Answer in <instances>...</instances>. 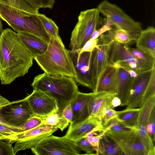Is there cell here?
I'll return each instance as SVG.
<instances>
[{"mask_svg":"<svg viewBox=\"0 0 155 155\" xmlns=\"http://www.w3.org/2000/svg\"><path fill=\"white\" fill-rule=\"evenodd\" d=\"M5 137L3 136L1 134H0V140H5Z\"/></svg>","mask_w":155,"mask_h":155,"instance_id":"cell-49","label":"cell"},{"mask_svg":"<svg viewBox=\"0 0 155 155\" xmlns=\"http://www.w3.org/2000/svg\"><path fill=\"white\" fill-rule=\"evenodd\" d=\"M36 8L52 9L55 0H27Z\"/></svg>","mask_w":155,"mask_h":155,"instance_id":"cell-37","label":"cell"},{"mask_svg":"<svg viewBox=\"0 0 155 155\" xmlns=\"http://www.w3.org/2000/svg\"><path fill=\"white\" fill-rule=\"evenodd\" d=\"M121 103L120 99L117 96L115 97L113 99L112 101V107L113 109L121 106Z\"/></svg>","mask_w":155,"mask_h":155,"instance_id":"cell-44","label":"cell"},{"mask_svg":"<svg viewBox=\"0 0 155 155\" xmlns=\"http://www.w3.org/2000/svg\"><path fill=\"white\" fill-rule=\"evenodd\" d=\"M76 147L79 151L85 152L84 155H95L94 153V147L89 142L86 138L75 141Z\"/></svg>","mask_w":155,"mask_h":155,"instance_id":"cell-33","label":"cell"},{"mask_svg":"<svg viewBox=\"0 0 155 155\" xmlns=\"http://www.w3.org/2000/svg\"><path fill=\"white\" fill-rule=\"evenodd\" d=\"M100 13L97 8L82 11L71 34L69 47L71 50H80L98 29L101 22Z\"/></svg>","mask_w":155,"mask_h":155,"instance_id":"cell-6","label":"cell"},{"mask_svg":"<svg viewBox=\"0 0 155 155\" xmlns=\"http://www.w3.org/2000/svg\"><path fill=\"white\" fill-rule=\"evenodd\" d=\"M118 79L117 96L120 100L121 106H126L134 78L124 69L118 67Z\"/></svg>","mask_w":155,"mask_h":155,"instance_id":"cell-21","label":"cell"},{"mask_svg":"<svg viewBox=\"0 0 155 155\" xmlns=\"http://www.w3.org/2000/svg\"><path fill=\"white\" fill-rule=\"evenodd\" d=\"M147 131L154 142L155 140V107L152 112L150 120L147 125Z\"/></svg>","mask_w":155,"mask_h":155,"instance_id":"cell-38","label":"cell"},{"mask_svg":"<svg viewBox=\"0 0 155 155\" xmlns=\"http://www.w3.org/2000/svg\"><path fill=\"white\" fill-rule=\"evenodd\" d=\"M154 67L140 73L134 78L126 108H140L141 106L143 104L144 94Z\"/></svg>","mask_w":155,"mask_h":155,"instance_id":"cell-14","label":"cell"},{"mask_svg":"<svg viewBox=\"0 0 155 155\" xmlns=\"http://www.w3.org/2000/svg\"><path fill=\"white\" fill-rule=\"evenodd\" d=\"M12 144L8 141L0 140V155H15Z\"/></svg>","mask_w":155,"mask_h":155,"instance_id":"cell-36","label":"cell"},{"mask_svg":"<svg viewBox=\"0 0 155 155\" xmlns=\"http://www.w3.org/2000/svg\"><path fill=\"white\" fill-rule=\"evenodd\" d=\"M155 95V67L153 69L152 75L146 90L143 103L149 97Z\"/></svg>","mask_w":155,"mask_h":155,"instance_id":"cell-35","label":"cell"},{"mask_svg":"<svg viewBox=\"0 0 155 155\" xmlns=\"http://www.w3.org/2000/svg\"><path fill=\"white\" fill-rule=\"evenodd\" d=\"M38 15L45 30L50 37H57L59 35V28L54 21L44 14L38 13Z\"/></svg>","mask_w":155,"mask_h":155,"instance_id":"cell-29","label":"cell"},{"mask_svg":"<svg viewBox=\"0 0 155 155\" xmlns=\"http://www.w3.org/2000/svg\"><path fill=\"white\" fill-rule=\"evenodd\" d=\"M131 129L126 126L119 120L116 116L110 121L105 127L104 131L100 135L102 136L109 130L114 131L122 132L130 130Z\"/></svg>","mask_w":155,"mask_h":155,"instance_id":"cell-32","label":"cell"},{"mask_svg":"<svg viewBox=\"0 0 155 155\" xmlns=\"http://www.w3.org/2000/svg\"><path fill=\"white\" fill-rule=\"evenodd\" d=\"M91 94L83 93L79 91L71 101L70 103L73 117L70 124L81 122L89 117L88 102Z\"/></svg>","mask_w":155,"mask_h":155,"instance_id":"cell-19","label":"cell"},{"mask_svg":"<svg viewBox=\"0 0 155 155\" xmlns=\"http://www.w3.org/2000/svg\"><path fill=\"white\" fill-rule=\"evenodd\" d=\"M101 136L100 135L91 137H85L91 144L94 147L95 151L98 147Z\"/></svg>","mask_w":155,"mask_h":155,"instance_id":"cell-43","label":"cell"},{"mask_svg":"<svg viewBox=\"0 0 155 155\" xmlns=\"http://www.w3.org/2000/svg\"><path fill=\"white\" fill-rule=\"evenodd\" d=\"M120 112V111H117L111 108H108L107 109L105 114L101 120L105 128L110 121L118 114Z\"/></svg>","mask_w":155,"mask_h":155,"instance_id":"cell-39","label":"cell"},{"mask_svg":"<svg viewBox=\"0 0 155 155\" xmlns=\"http://www.w3.org/2000/svg\"><path fill=\"white\" fill-rule=\"evenodd\" d=\"M99 134H97V132H91L87 134L85 136V138L86 137H91L98 135Z\"/></svg>","mask_w":155,"mask_h":155,"instance_id":"cell-47","label":"cell"},{"mask_svg":"<svg viewBox=\"0 0 155 155\" xmlns=\"http://www.w3.org/2000/svg\"><path fill=\"white\" fill-rule=\"evenodd\" d=\"M44 73L48 75L76 77L74 69L68 50L59 35L51 37L46 50L34 57Z\"/></svg>","mask_w":155,"mask_h":155,"instance_id":"cell-3","label":"cell"},{"mask_svg":"<svg viewBox=\"0 0 155 155\" xmlns=\"http://www.w3.org/2000/svg\"><path fill=\"white\" fill-rule=\"evenodd\" d=\"M114 40L118 42L128 45H132L136 42L126 31L120 29H113Z\"/></svg>","mask_w":155,"mask_h":155,"instance_id":"cell-31","label":"cell"},{"mask_svg":"<svg viewBox=\"0 0 155 155\" xmlns=\"http://www.w3.org/2000/svg\"><path fill=\"white\" fill-rule=\"evenodd\" d=\"M45 117L34 115L24 125L21 129L22 132L29 130L44 123Z\"/></svg>","mask_w":155,"mask_h":155,"instance_id":"cell-34","label":"cell"},{"mask_svg":"<svg viewBox=\"0 0 155 155\" xmlns=\"http://www.w3.org/2000/svg\"><path fill=\"white\" fill-rule=\"evenodd\" d=\"M114 40L113 29L106 31L98 38L96 47L97 84L108 64L111 48Z\"/></svg>","mask_w":155,"mask_h":155,"instance_id":"cell-16","label":"cell"},{"mask_svg":"<svg viewBox=\"0 0 155 155\" xmlns=\"http://www.w3.org/2000/svg\"><path fill=\"white\" fill-rule=\"evenodd\" d=\"M26 97L35 115L45 117L58 111L55 99L43 92L33 90Z\"/></svg>","mask_w":155,"mask_h":155,"instance_id":"cell-13","label":"cell"},{"mask_svg":"<svg viewBox=\"0 0 155 155\" xmlns=\"http://www.w3.org/2000/svg\"><path fill=\"white\" fill-rule=\"evenodd\" d=\"M2 107V106L0 107V109ZM0 123L3 124L4 125H5L8 126L12 127H11L10 125H9L5 121V120L3 118L1 114H0Z\"/></svg>","mask_w":155,"mask_h":155,"instance_id":"cell-46","label":"cell"},{"mask_svg":"<svg viewBox=\"0 0 155 155\" xmlns=\"http://www.w3.org/2000/svg\"><path fill=\"white\" fill-rule=\"evenodd\" d=\"M10 102L9 101L0 95V107L7 105Z\"/></svg>","mask_w":155,"mask_h":155,"instance_id":"cell-45","label":"cell"},{"mask_svg":"<svg viewBox=\"0 0 155 155\" xmlns=\"http://www.w3.org/2000/svg\"><path fill=\"white\" fill-rule=\"evenodd\" d=\"M68 51L75 72L74 80L95 92L97 84L96 48L91 52Z\"/></svg>","mask_w":155,"mask_h":155,"instance_id":"cell-5","label":"cell"},{"mask_svg":"<svg viewBox=\"0 0 155 155\" xmlns=\"http://www.w3.org/2000/svg\"><path fill=\"white\" fill-rule=\"evenodd\" d=\"M132 129L136 130L138 133L142 143L147 152V155H155L154 142L148 133L146 127L138 125Z\"/></svg>","mask_w":155,"mask_h":155,"instance_id":"cell-26","label":"cell"},{"mask_svg":"<svg viewBox=\"0 0 155 155\" xmlns=\"http://www.w3.org/2000/svg\"><path fill=\"white\" fill-rule=\"evenodd\" d=\"M3 25L2 22V21L0 18V36L2 31H3Z\"/></svg>","mask_w":155,"mask_h":155,"instance_id":"cell-48","label":"cell"},{"mask_svg":"<svg viewBox=\"0 0 155 155\" xmlns=\"http://www.w3.org/2000/svg\"><path fill=\"white\" fill-rule=\"evenodd\" d=\"M95 152L96 155H124L118 145L105 134L101 137L98 147Z\"/></svg>","mask_w":155,"mask_h":155,"instance_id":"cell-23","label":"cell"},{"mask_svg":"<svg viewBox=\"0 0 155 155\" xmlns=\"http://www.w3.org/2000/svg\"><path fill=\"white\" fill-rule=\"evenodd\" d=\"M126 49L133 56L141 60L155 63V58L149 54L139 49L130 47L129 45H124Z\"/></svg>","mask_w":155,"mask_h":155,"instance_id":"cell-30","label":"cell"},{"mask_svg":"<svg viewBox=\"0 0 155 155\" xmlns=\"http://www.w3.org/2000/svg\"><path fill=\"white\" fill-rule=\"evenodd\" d=\"M118 79V68L107 64L98 82L95 92L105 91L117 94Z\"/></svg>","mask_w":155,"mask_h":155,"instance_id":"cell-18","label":"cell"},{"mask_svg":"<svg viewBox=\"0 0 155 155\" xmlns=\"http://www.w3.org/2000/svg\"><path fill=\"white\" fill-rule=\"evenodd\" d=\"M69 121L58 111L45 117L44 123L52 127L59 129L62 131L69 124Z\"/></svg>","mask_w":155,"mask_h":155,"instance_id":"cell-27","label":"cell"},{"mask_svg":"<svg viewBox=\"0 0 155 155\" xmlns=\"http://www.w3.org/2000/svg\"><path fill=\"white\" fill-rule=\"evenodd\" d=\"M0 113L6 122L11 127L20 129L35 115L26 97L2 106Z\"/></svg>","mask_w":155,"mask_h":155,"instance_id":"cell-12","label":"cell"},{"mask_svg":"<svg viewBox=\"0 0 155 155\" xmlns=\"http://www.w3.org/2000/svg\"><path fill=\"white\" fill-rule=\"evenodd\" d=\"M22 131L21 129L8 126L0 123V134L5 137Z\"/></svg>","mask_w":155,"mask_h":155,"instance_id":"cell-40","label":"cell"},{"mask_svg":"<svg viewBox=\"0 0 155 155\" xmlns=\"http://www.w3.org/2000/svg\"><path fill=\"white\" fill-rule=\"evenodd\" d=\"M62 115L67 119L70 123H71L73 113L71 107V104H68L63 110Z\"/></svg>","mask_w":155,"mask_h":155,"instance_id":"cell-42","label":"cell"},{"mask_svg":"<svg viewBox=\"0 0 155 155\" xmlns=\"http://www.w3.org/2000/svg\"><path fill=\"white\" fill-rule=\"evenodd\" d=\"M45 123L29 130L19 132L5 137V140L12 143L15 155L19 151L35 147L40 142L48 137L58 130Z\"/></svg>","mask_w":155,"mask_h":155,"instance_id":"cell-9","label":"cell"},{"mask_svg":"<svg viewBox=\"0 0 155 155\" xmlns=\"http://www.w3.org/2000/svg\"><path fill=\"white\" fill-rule=\"evenodd\" d=\"M31 86L33 90L43 92L54 98L58 107V112L61 114L79 91L74 78L45 73L36 76Z\"/></svg>","mask_w":155,"mask_h":155,"instance_id":"cell-2","label":"cell"},{"mask_svg":"<svg viewBox=\"0 0 155 155\" xmlns=\"http://www.w3.org/2000/svg\"><path fill=\"white\" fill-rule=\"evenodd\" d=\"M113 140L126 155H147L137 131L134 129L117 132L108 130L104 134Z\"/></svg>","mask_w":155,"mask_h":155,"instance_id":"cell-11","label":"cell"},{"mask_svg":"<svg viewBox=\"0 0 155 155\" xmlns=\"http://www.w3.org/2000/svg\"><path fill=\"white\" fill-rule=\"evenodd\" d=\"M17 34L34 57L43 54L47 49L48 43L41 38L27 32H19Z\"/></svg>","mask_w":155,"mask_h":155,"instance_id":"cell-20","label":"cell"},{"mask_svg":"<svg viewBox=\"0 0 155 155\" xmlns=\"http://www.w3.org/2000/svg\"><path fill=\"white\" fill-rule=\"evenodd\" d=\"M137 48L155 58V29L149 26L142 30L136 42Z\"/></svg>","mask_w":155,"mask_h":155,"instance_id":"cell-22","label":"cell"},{"mask_svg":"<svg viewBox=\"0 0 155 155\" xmlns=\"http://www.w3.org/2000/svg\"><path fill=\"white\" fill-rule=\"evenodd\" d=\"M117 94L109 92H93L88 102L89 116L102 120L108 108H113L112 101Z\"/></svg>","mask_w":155,"mask_h":155,"instance_id":"cell-17","label":"cell"},{"mask_svg":"<svg viewBox=\"0 0 155 155\" xmlns=\"http://www.w3.org/2000/svg\"><path fill=\"white\" fill-rule=\"evenodd\" d=\"M35 155H79L81 151L76 147L75 141L64 136L51 135L31 149Z\"/></svg>","mask_w":155,"mask_h":155,"instance_id":"cell-10","label":"cell"},{"mask_svg":"<svg viewBox=\"0 0 155 155\" xmlns=\"http://www.w3.org/2000/svg\"><path fill=\"white\" fill-rule=\"evenodd\" d=\"M34 57L12 29H4L0 36V80L10 84L24 76L33 65Z\"/></svg>","mask_w":155,"mask_h":155,"instance_id":"cell-1","label":"cell"},{"mask_svg":"<svg viewBox=\"0 0 155 155\" xmlns=\"http://www.w3.org/2000/svg\"><path fill=\"white\" fill-rule=\"evenodd\" d=\"M140 112V108H126L120 111L117 117L126 126L132 129L137 125Z\"/></svg>","mask_w":155,"mask_h":155,"instance_id":"cell-24","label":"cell"},{"mask_svg":"<svg viewBox=\"0 0 155 155\" xmlns=\"http://www.w3.org/2000/svg\"><path fill=\"white\" fill-rule=\"evenodd\" d=\"M108 64L126 70H133L139 74L155 67V63L141 60L133 56L126 49L124 44L118 42L114 39Z\"/></svg>","mask_w":155,"mask_h":155,"instance_id":"cell-8","label":"cell"},{"mask_svg":"<svg viewBox=\"0 0 155 155\" xmlns=\"http://www.w3.org/2000/svg\"><path fill=\"white\" fill-rule=\"evenodd\" d=\"M38 13H33L0 2V18L17 32L35 35L49 43L51 37L45 30Z\"/></svg>","mask_w":155,"mask_h":155,"instance_id":"cell-4","label":"cell"},{"mask_svg":"<svg viewBox=\"0 0 155 155\" xmlns=\"http://www.w3.org/2000/svg\"><path fill=\"white\" fill-rule=\"evenodd\" d=\"M155 106V95H154L148 98L140 108V112L137 125L147 126Z\"/></svg>","mask_w":155,"mask_h":155,"instance_id":"cell-25","label":"cell"},{"mask_svg":"<svg viewBox=\"0 0 155 155\" xmlns=\"http://www.w3.org/2000/svg\"><path fill=\"white\" fill-rule=\"evenodd\" d=\"M97 8L115 29L126 31L136 42L142 30L140 22L134 20L120 8L107 0L101 2Z\"/></svg>","mask_w":155,"mask_h":155,"instance_id":"cell-7","label":"cell"},{"mask_svg":"<svg viewBox=\"0 0 155 155\" xmlns=\"http://www.w3.org/2000/svg\"><path fill=\"white\" fill-rule=\"evenodd\" d=\"M98 38L93 39L91 38L85 44L82 48L80 50V51L91 52L96 47Z\"/></svg>","mask_w":155,"mask_h":155,"instance_id":"cell-41","label":"cell"},{"mask_svg":"<svg viewBox=\"0 0 155 155\" xmlns=\"http://www.w3.org/2000/svg\"><path fill=\"white\" fill-rule=\"evenodd\" d=\"M0 2L29 12L37 14L39 9L27 0H0Z\"/></svg>","mask_w":155,"mask_h":155,"instance_id":"cell-28","label":"cell"},{"mask_svg":"<svg viewBox=\"0 0 155 155\" xmlns=\"http://www.w3.org/2000/svg\"><path fill=\"white\" fill-rule=\"evenodd\" d=\"M101 120L94 117L89 116L81 122L70 124L66 134V137L75 141L85 138L88 133L96 132L101 134L104 130Z\"/></svg>","mask_w":155,"mask_h":155,"instance_id":"cell-15","label":"cell"}]
</instances>
